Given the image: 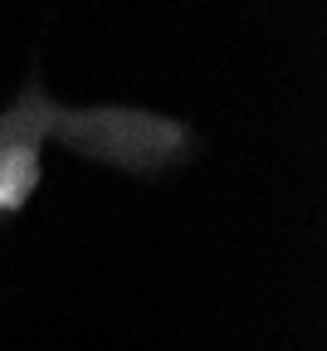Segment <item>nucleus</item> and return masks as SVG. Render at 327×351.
<instances>
[{
	"label": "nucleus",
	"instance_id": "nucleus-1",
	"mask_svg": "<svg viewBox=\"0 0 327 351\" xmlns=\"http://www.w3.org/2000/svg\"><path fill=\"white\" fill-rule=\"evenodd\" d=\"M34 181H39V156H34V147L15 142V147L0 152V210H20L25 195L34 191Z\"/></svg>",
	"mask_w": 327,
	"mask_h": 351
}]
</instances>
